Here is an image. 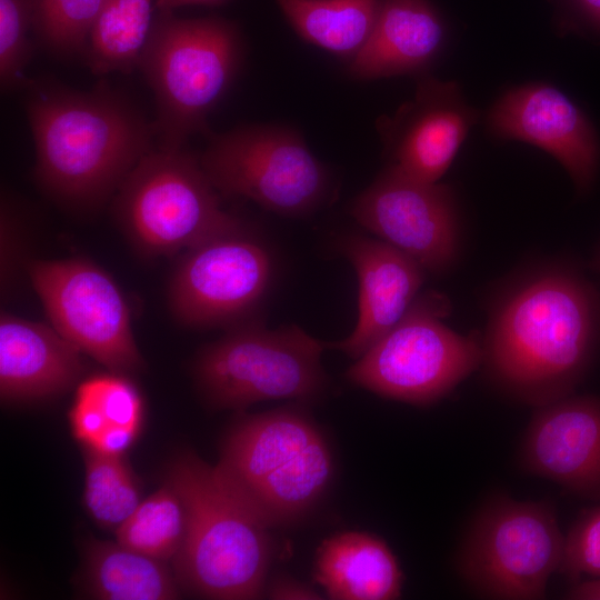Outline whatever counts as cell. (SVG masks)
Segmentation results:
<instances>
[{"label":"cell","instance_id":"1","mask_svg":"<svg viewBox=\"0 0 600 600\" xmlns=\"http://www.w3.org/2000/svg\"><path fill=\"white\" fill-rule=\"evenodd\" d=\"M484 300L480 368L490 384L534 409L573 394L600 351V292L581 267L524 263Z\"/></svg>","mask_w":600,"mask_h":600},{"label":"cell","instance_id":"2","mask_svg":"<svg viewBox=\"0 0 600 600\" xmlns=\"http://www.w3.org/2000/svg\"><path fill=\"white\" fill-rule=\"evenodd\" d=\"M23 90L36 148L34 179L70 211H98L152 150L153 123L106 80L81 91L37 78Z\"/></svg>","mask_w":600,"mask_h":600},{"label":"cell","instance_id":"3","mask_svg":"<svg viewBox=\"0 0 600 600\" xmlns=\"http://www.w3.org/2000/svg\"><path fill=\"white\" fill-rule=\"evenodd\" d=\"M164 481L186 509V533L172 562L180 588L207 599L263 593L271 559L269 528L219 468L192 450L176 453Z\"/></svg>","mask_w":600,"mask_h":600},{"label":"cell","instance_id":"4","mask_svg":"<svg viewBox=\"0 0 600 600\" xmlns=\"http://www.w3.org/2000/svg\"><path fill=\"white\" fill-rule=\"evenodd\" d=\"M217 467L269 529L308 516L333 474L329 443L299 406L241 413L221 442Z\"/></svg>","mask_w":600,"mask_h":600},{"label":"cell","instance_id":"5","mask_svg":"<svg viewBox=\"0 0 600 600\" xmlns=\"http://www.w3.org/2000/svg\"><path fill=\"white\" fill-rule=\"evenodd\" d=\"M243 58L236 22L221 17L181 19L158 11L138 67L156 100L158 147L183 149L233 83Z\"/></svg>","mask_w":600,"mask_h":600},{"label":"cell","instance_id":"6","mask_svg":"<svg viewBox=\"0 0 600 600\" xmlns=\"http://www.w3.org/2000/svg\"><path fill=\"white\" fill-rule=\"evenodd\" d=\"M199 157L152 149L112 198V212L144 258L171 257L248 223L221 206Z\"/></svg>","mask_w":600,"mask_h":600},{"label":"cell","instance_id":"7","mask_svg":"<svg viewBox=\"0 0 600 600\" xmlns=\"http://www.w3.org/2000/svg\"><path fill=\"white\" fill-rule=\"evenodd\" d=\"M326 348L298 326L269 329L259 317L203 347L193 377L206 401L219 410L243 411L270 400L307 401L328 384L321 364Z\"/></svg>","mask_w":600,"mask_h":600},{"label":"cell","instance_id":"8","mask_svg":"<svg viewBox=\"0 0 600 600\" xmlns=\"http://www.w3.org/2000/svg\"><path fill=\"white\" fill-rule=\"evenodd\" d=\"M447 296L420 292L401 319L347 370L353 384L381 397L428 407L481 367V336H464L443 320Z\"/></svg>","mask_w":600,"mask_h":600},{"label":"cell","instance_id":"9","mask_svg":"<svg viewBox=\"0 0 600 600\" xmlns=\"http://www.w3.org/2000/svg\"><path fill=\"white\" fill-rule=\"evenodd\" d=\"M553 503L488 497L476 510L456 553L460 578L489 599H544L563 554Z\"/></svg>","mask_w":600,"mask_h":600},{"label":"cell","instance_id":"10","mask_svg":"<svg viewBox=\"0 0 600 600\" xmlns=\"http://www.w3.org/2000/svg\"><path fill=\"white\" fill-rule=\"evenodd\" d=\"M199 159L221 196L248 199L281 216L313 211L329 188L324 166L286 127L250 124L211 133Z\"/></svg>","mask_w":600,"mask_h":600},{"label":"cell","instance_id":"11","mask_svg":"<svg viewBox=\"0 0 600 600\" xmlns=\"http://www.w3.org/2000/svg\"><path fill=\"white\" fill-rule=\"evenodd\" d=\"M274 273L270 249L247 224L181 253L168 306L186 327L227 330L261 317Z\"/></svg>","mask_w":600,"mask_h":600},{"label":"cell","instance_id":"12","mask_svg":"<svg viewBox=\"0 0 600 600\" xmlns=\"http://www.w3.org/2000/svg\"><path fill=\"white\" fill-rule=\"evenodd\" d=\"M27 272L60 334L109 371L132 376L144 370L129 306L107 271L77 257L32 260Z\"/></svg>","mask_w":600,"mask_h":600},{"label":"cell","instance_id":"13","mask_svg":"<svg viewBox=\"0 0 600 600\" xmlns=\"http://www.w3.org/2000/svg\"><path fill=\"white\" fill-rule=\"evenodd\" d=\"M349 211L360 226L427 273H448L460 259V214L454 193L446 184L417 179L390 164Z\"/></svg>","mask_w":600,"mask_h":600},{"label":"cell","instance_id":"14","mask_svg":"<svg viewBox=\"0 0 600 600\" xmlns=\"http://www.w3.org/2000/svg\"><path fill=\"white\" fill-rule=\"evenodd\" d=\"M491 131L501 138L534 144L567 170L579 193L593 187L600 167V144L593 126L563 92L531 83L504 93L488 116Z\"/></svg>","mask_w":600,"mask_h":600},{"label":"cell","instance_id":"15","mask_svg":"<svg viewBox=\"0 0 600 600\" xmlns=\"http://www.w3.org/2000/svg\"><path fill=\"white\" fill-rule=\"evenodd\" d=\"M517 458L524 473L600 500V397L570 394L536 408Z\"/></svg>","mask_w":600,"mask_h":600},{"label":"cell","instance_id":"16","mask_svg":"<svg viewBox=\"0 0 600 600\" xmlns=\"http://www.w3.org/2000/svg\"><path fill=\"white\" fill-rule=\"evenodd\" d=\"M477 112L456 82L423 79L414 98L378 128L391 164L428 182H438L451 166Z\"/></svg>","mask_w":600,"mask_h":600},{"label":"cell","instance_id":"17","mask_svg":"<svg viewBox=\"0 0 600 600\" xmlns=\"http://www.w3.org/2000/svg\"><path fill=\"white\" fill-rule=\"evenodd\" d=\"M338 248L359 281V316L346 339L326 343L358 359L406 313L420 293L426 270L409 256L379 238L342 237Z\"/></svg>","mask_w":600,"mask_h":600},{"label":"cell","instance_id":"18","mask_svg":"<svg viewBox=\"0 0 600 600\" xmlns=\"http://www.w3.org/2000/svg\"><path fill=\"white\" fill-rule=\"evenodd\" d=\"M83 354L52 326L1 312V400L33 401L69 391L86 372Z\"/></svg>","mask_w":600,"mask_h":600},{"label":"cell","instance_id":"19","mask_svg":"<svg viewBox=\"0 0 600 600\" xmlns=\"http://www.w3.org/2000/svg\"><path fill=\"white\" fill-rule=\"evenodd\" d=\"M443 21L428 0H383L376 26L351 59L350 73L377 79L423 70L440 53Z\"/></svg>","mask_w":600,"mask_h":600},{"label":"cell","instance_id":"20","mask_svg":"<svg viewBox=\"0 0 600 600\" xmlns=\"http://www.w3.org/2000/svg\"><path fill=\"white\" fill-rule=\"evenodd\" d=\"M144 418V399L131 376L109 370L78 383L68 412L81 447L107 454H126L141 434Z\"/></svg>","mask_w":600,"mask_h":600},{"label":"cell","instance_id":"21","mask_svg":"<svg viewBox=\"0 0 600 600\" xmlns=\"http://www.w3.org/2000/svg\"><path fill=\"white\" fill-rule=\"evenodd\" d=\"M314 580L333 600H393L401 596L403 573L381 538L347 531L318 548Z\"/></svg>","mask_w":600,"mask_h":600},{"label":"cell","instance_id":"22","mask_svg":"<svg viewBox=\"0 0 600 600\" xmlns=\"http://www.w3.org/2000/svg\"><path fill=\"white\" fill-rule=\"evenodd\" d=\"M81 588L101 600H172L181 594L168 562L116 541L88 537L82 543Z\"/></svg>","mask_w":600,"mask_h":600},{"label":"cell","instance_id":"23","mask_svg":"<svg viewBox=\"0 0 600 600\" xmlns=\"http://www.w3.org/2000/svg\"><path fill=\"white\" fill-rule=\"evenodd\" d=\"M383 0H276L306 41L352 59L369 39Z\"/></svg>","mask_w":600,"mask_h":600},{"label":"cell","instance_id":"24","mask_svg":"<svg viewBox=\"0 0 600 600\" xmlns=\"http://www.w3.org/2000/svg\"><path fill=\"white\" fill-rule=\"evenodd\" d=\"M152 1H106L81 53L92 74H128L137 69L153 23Z\"/></svg>","mask_w":600,"mask_h":600},{"label":"cell","instance_id":"25","mask_svg":"<svg viewBox=\"0 0 600 600\" xmlns=\"http://www.w3.org/2000/svg\"><path fill=\"white\" fill-rule=\"evenodd\" d=\"M83 506L94 523L113 530L142 501V482L126 454H107L82 448Z\"/></svg>","mask_w":600,"mask_h":600},{"label":"cell","instance_id":"26","mask_svg":"<svg viewBox=\"0 0 600 600\" xmlns=\"http://www.w3.org/2000/svg\"><path fill=\"white\" fill-rule=\"evenodd\" d=\"M186 533V509L167 481L139 503L114 531L116 540L151 558L169 562L179 552Z\"/></svg>","mask_w":600,"mask_h":600},{"label":"cell","instance_id":"27","mask_svg":"<svg viewBox=\"0 0 600 600\" xmlns=\"http://www.w3.org/2000/svg\"><path fill=\"white\" fill-rule=\"evenodd\" d=\"M107 0H36L37 43L59 59L82 53L91 27Z\"/></svg>","mask_w":600,"mask_h":600},{"label":"cell","instance_id":"28","mask_svg":"<svg viewBox=\"0 0 600 600\" xmlns=\"http://www.w3.org/2000/svg\"><path fill=\"white\" fill-rule=\"evenodd\" d=\"M36 0H0V83L2 92L23 90L26 69L34 53Z\"/></svg>","mask_w":600,"mask_h":600},{"label":"cell","instance_id":"29","mask_svg":"<svg viewBox=\"0 0 600 600\" xmlns=\"http://www.w3.org/2000/svg\"><path fill=\"white\" fill-rule=\"evenodd\" d=\"M558 572L573 583L581 574L600 577V503L583 510L564 536Z\"/></svg>","mask_w":600,"mask_h":600},{"label":"cell","instance_id":"30","mask_svg":"<svg viewBox=\"0 0 600 600\" xmlns=\"http://www.w3.org/2000/svg\"><path fill=\"white\" fill-rule=\"evenodd\" d=\"M269 599L277 600H316L322 599L313 588L290 578L276 579L267 590Z\"/></svg>","mask_w":600,"mask_h":600},{"label":"cell","instance_id":"31","mask_svg":"<svg viewBox=\"0 0 600 600\" xmlns=\"http://www.w3.org/2000/svg\"><path fill=\"white\" fill-rule=\"evenodd\" d=\"M568 599H596L600 600V579L589 580L574 586L566 593Z\"/></svg>","mask_w":600,"mask_h":600},{"label":"cell","instance_id":"32","mask_svg":"<svg viewBox=\"0 0 600 600\" xmlns=\"http://www.w3.org/2000/svg\"><path fill=\"white\" fill-rule=\"evenodd\" d=\"M229 0H154V8L158 11H173L183 6H221Z\"/></svg>","mask_w":600,"mask_h":600},{"label":"cell","instance_id":"33","mask_svg":"<svg viewBox=\"0 0 600 600\" xmlns=\"http://www.w3.org/2000/svg\"><path fill=\"white\" fill-rule=\"evenodd\" d=\"M584 18L600 30V0H573Z\"/></svg>","mask_w":600,"mask_h":600},{"label":"cell","instance_id":"34","mask_svg":"<svg viewBox=\"0 0 600 600\" xmlns=\"http://www.w3.org/2000/svg\"><path fill=\"white\" fill-rule=\"evenodd\" d=\"M592 267L600 274V247L597 249L593 256Z\"/></svg>","mask_w":600,"mask_h":600}]
</instances>
